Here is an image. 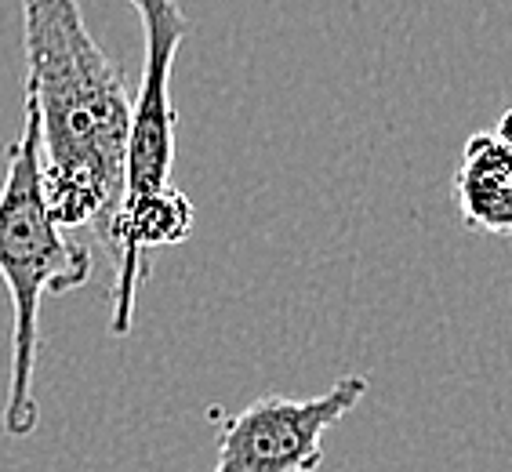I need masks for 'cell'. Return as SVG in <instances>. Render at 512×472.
<instances>
[{
  "label": "cell",
  "mask_w": 512,
  "mask_h": 472,
  "mask_svg": "<svg viewBox=\"0 0 512 472\" xmlns=\"http://www.w3.org/2000/svg\"><path fill=\"white\" fill-rule=\"evenodd\" d=\"M22 51L51 215L69 233L91 229L102 240L124 189V66L91 37L80 0H22Z\"/></svg>",
  "instance_id": "1"
},
{
  "label": "cell",
  "mask_w": 512,
  "mask_h": 472,
  "mask_svg": "<svg viewBox=\"0 0 512 472\" xmlns=\"http://www.w3.org/2000/svg\"><path fill=\"white\" fill-rule=\"evenodd\" d=\"M0 280L11 295V378L4 433H37L40 407L33 396L40 342V302L66 295L91 280V247L55 222L40 178V124L33 99H22V128L8 146L0 186Z\"/></svg>",
  "instance_id": "2"
},
{
  "label": "cell",
  "mask_w": 512,
  "mask_h": 472,
  "mask_svg": "<svg viewBox=\"0 0 512 472\" xmlns=\"http://www.w3.org/2000/svg\"><path fill=\"white\" fill-rule=\"evenodd\" d=\"M367 393L364 374H345L327 393H266L218 422V462L211 472H316L324 465V436L356 411Z\"/></svg>",
  "instance_id": "3"
},
{
  "label": "cell",
  "mask_w": 512,
  "mask_h": 472,
  "mask_svg": "<svg viewBox=\"0 0 512 472\" xmlns=\"http://www.w3.org/2000/svg\"><path fill=\"white\" fill-rule=\"evenodd\" d=\"M128 4L138 11L142 33H146V69H142L138 95L131 99L124 189H120L117 207H128L171 186L178 128V109L171 102V73H175L178 48L189 33V19L182 15L178 0H128Z\"/></svg>",
  "instance_id": "4"
},
{
  "label": "cell",
  "mask_w": 512,
  "mask_h": 472,
  "mask_svg": "<svg viewBox=\"0 0 512 472\" xmlns=\"http://www.w3.org/2000/svg\"><path fill=\"white\" fill-rule=\"evenodd\" d=\"M454 204L469 233L512 236V146L494 131H473L465 142Z\"/></svg>",
  "instance_id": "5"
},
{
  "label": "cell",
  "mask_w": 512,
  "mask_h": 472,
  "mask_svg": "<svg viewBox=\"0 0 512 472\" xmlns=\"http://www.w3.org/2000/svg\"><path fill=\"white\" fill-rule=\"evenodd\" d=\"M494 135H498L502 142H509V146H512V102L505 106V113L498 117V124H494Z\"/></svg>",
  "instance_id": "6"
}]
</instances>
